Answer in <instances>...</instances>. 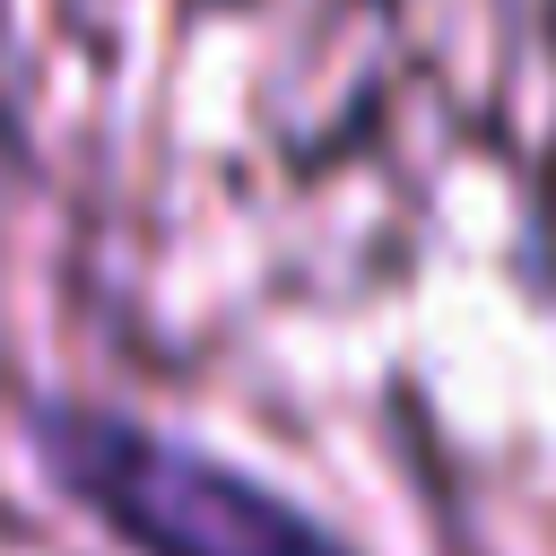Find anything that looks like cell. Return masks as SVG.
Listing matches in <instances>:
<instances>
[{"mask_svg":"<svg viewBox=\"0 0 556 556\" xmlns=\"http://www.w3.org/2000/svg\"><path fill=\"white\" fill-rule=\"evenodd\" d=\"M26 443L43 452L52 486L70 504H87L139 556H348L313 513L269 495L261 478H243L174 434H148L122 408L43 400L26 417Z\"/></svg>","mask_w":556,"mask_h":556,"instance_id":"6da1fadb","label":"cell"}]
</instances>
